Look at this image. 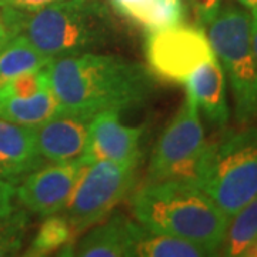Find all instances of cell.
I'll use <instances>...</instances> for the list:
<instances>
[{
  "instance_id": "1",
  "label": "cell",
  "mask_w": 257,
  "mask_h": 257,
  "mask_svg": "<svg viewBox=\"0 0 257 257\" xmlns=\"http://www.w3.org/2000/svg\"><path fill=\"white\" fill-rule=\"evenodd\" d=\"M49 73L62 111L87 117L139 107L155 90L149 69L116 55L86 52L57 57L49 63Z\"/></svg>"
},
{
  "instance_id": "2",
  "label": "cell",
  "mask_w": 257,
  "mask_h": 257,
  "mask_svg": "<svg viewBox=\"0 0 257 257\" xmlns=\"http://www.w3.org/2000/svg\"><path fill=\"white\" fill-rule=\"evenodd\" d=\"M132 213L145 229L197 244L210 256L223 246L230 219L189 180L145 183L133 194Z\"/></svg>"
},
{
  "instance_id": "3",
  "label": "cell",
  "mask_w": 257,
  "mask_h": 257,
  "mask_svg": "<svg viewBox=\"0 0 257 257\" xmlns=\"http://www.w3.org/2000/svg\"><path fill=\"white\" fill-rule=\"evenodd\" d=\"M13 36L22 35L49 59L94 52L117 35L109 8L100 0H59L35 12L0 8Z\"/></svg>"
},
{
  "instance_id": "4",
  "label": "cell",
  "mask_w": 257,
  "mask_h": 257,
  "mask_svg": "<svg viewBox=\"0 0 257 257\" xmlns=\"http://www.w3.org/2000/svg\"><path fill=\"white\" fill-rule=\"evenodd\" d=\"M194 183L230 219L257 197V127L207 143Z\"/></svg>"
},
{
  "instance_id": "5",
  "label": "cell",
  "mask_w": 257,
  "mask_h": 257,
  "mask_svg": "<svg viewBox=\"0 0 257 257\" xmlns=\"http://www.w3.org/2000/svg\"><path fill=\"white\" fill-rule=\"evenodd\" d=\"M209 40L220 60L234 97V114L240 124L257 117V59L251 43V15L226 6L209 23Z\"/></svg>"
},
{
  "instance_id": "6",
  "label": "cell",
  "mask_w": 257,
  "mask_h": 257,
  "mask_svg": "<svg viewBox=\"0 0 257 257\" xmlns=\"http://www.w3.org/2000/svg\"><path fill=\"white\" fill-rule=\"evenodd\" d=\"M138 165L111 160L83 163L63 209L76 237L109 217L127 197L136 182Z\"/></svg>"
},
{
  "instance_id": "7",
  "label": "cell",
  "mask_w": 257,
  "mask_h": 257,
  "mask_svg": "<svg viewBox=\"0 0 257 257\" xmlns=\"http://www.w3.org/2000/svg\"><path fill=\"white\" fill-rule=\"evenodd\" d=\"M207 147L199 109L186 96L175 117L157 140L147 169L146 183L165 180L196 182Z\"/></svg>"
},
{
  "instance_id": "8",
  "label": "cell",
  "mask_w": 257,
  "mask_h": 257,
  "mask_svg": "<svg viewBox=\"0 0 257 257\" xmlns=\"http://www.w3.org/2000/svg\"><path fill=\"white\" fill-rule=\"evenodd\" d=\"M145 52L149 72L177 84H184L199 66L216 57L203 28L183 23L150 32Z\"/></svg>"
},
{
  "instance_id": "9",
  "label": "cell",
  "mask_w": 257,
  "mask_h": 257,
  "mask_svg": "<svg viewBox=\"0 0 257 257\" xmlns=\"http://www.w3.org/2000/svg\"><path fill=\"white\" fill-rule=\"evenodd\" d=\"M82 160L42 166L29 173L16 187L20 204L40 217L62 211L73 190Z\"/></svg>"
},
{
  "instance_id": "10",
  "label": "cell",
  "mask_w": 257,
  "mask_h": 257,
  "mask_svg": "<svg viewBox=\"0 0 257 257\" xmlns=\"http://www.w3.org/2000/svg\"><path fill=\"white\" fill-rule=\"evenodd\" d=\"M145 127L126 126L120 119L119 110L97 113L90 121L87 142L83 152L82 163L97 160L111 162H139L140 140Z\"/></svg>"
},
{
  "instance_id": "11",
  "label": "cell",
  "mask_w": 257,
  "mask_h": 257,
  "mask_svg": "<svg viewBox=\"0 0 257 257\" xmlns=\"http://www.w3.org/2000/svg\"><path fill=\"white\" fill-rule=\"evenodd\" d=\"M93 117L60 111L35 127L39 152L50 163H66L80 159L86 147Z\"/></svg>"
},
{
  "instance_id": "12",
  "label": "cell",
  "mask_w": 257,
  "mask_h": 257,
  "mask_svg": "<svg viewBox=\"0 0 257 257\" xmlns=\"http://www.w3.org/2000/svg\"><path fill=\"white\" fill-rule=\"evenodd\" d=\"M43 163L35 127L0 119V180L20 183Z\"/></svg>"
},
{
  "instance_id": "13",
  "label": "cell",
  "mask_w": 257,
  "mask_h": 257,
  "mask_svg": "<svg viewBox=\"0 0 257 257\" xmlns=\"http://www.w3.org/2000/svg\"><path fill=\"white\" fill-rule=\"evenodd\" d=\"M139 223L123 213H111L97 223L79 241H74L69 256L133 257L135 236Z\"/></svg>"
},
{
  "instance_id": "14",
  "label": "cell",
  "mask_w": 257,
  "mask_h": 257,
  "mask_svg": "<svg viewBox=\"0 0 257 257\" xmlns=\"http://www.w3.org/2000/svg\"><path fill=\"white\" fill-rule=\"evenodd\" d=\"M184 86L186 96L194 101L211 124L219 127L227 124L230 109L226 96V74L217 57L199 66L187 77Z\"/></svg>"
},
{
  "instance_id": "15",
  "label": "cell",
  "mask_w": 257,
  "mask_h": 257,
  "mask_svg": "<svg viewBox=\"0 0 257 257\" xmlns=\"http://www.w3.org/2000/svg\"><path fill=\"white\" fill-rule=\"evenodd\" d=\"M62 111L52 87L29 97L0 100V119L16 124L37 127Z\"/></svg>"
},
{
  "instance_id": "16",
  "label": "cell",
  "mask_w": 257,
  "mask_h": 257,
  "mask_svg": "<svg viewBox=\"0 0 257 257\" xmlns=\"http://www.w3.org/2000/svg\"><path fill=\"white\" fill-rule=\"evenodd\" d=\"M76 241V234L66 216L52 214L45 217L36 236L25 251L28 257H45L59 251L60 256H69L70 247Z\"/></svg>"
},
{
  "instance_id": "17",
  "label": "cell",
  "mask_w": 257,
  "mask_h": 257,
  "mask_svg": "<svg viewBox=\"0 0 257 257\" xmlns=\"http://www.w3.org/2000/svg\"><path fill=\"white\" fill-rule=\"evenodd\" d=\"M210 256L204 248L190 241L159 234L139 224L135 236L133 257H203Z\"/></svg>"
},
{
  "instance_id": "18",
  "label": "cell",
  "mask_w": 257,
  "mask_h": 257,
  "mask_svg": "<svg viewBox=\"0 0 257 257\" xmlns=\"http://www.w3.org/2000/svg\"><path fill=\"white\" fill-rule=\"evenodd\" d=\"M52 62L22 35L12 37L0 50V86L18 74L45 67Z\"/></svg>"
},
{
  "instance_id": "19",
  "label": "cell",
  "mask_w": 257,
  "mask_h": 257,
  "mask_svg": "<svg viewBox=\"0 0 257 257\" xmlns=\"http://www.w3.org/2000/svg\"><path fill=\"white\" fill-rule=\"evenodd\" d=\"M230 220L229 229L221 246L223 256H244L257 237V197L246 204Z\"/></svg>"
},
{
  "instance_id": "20",
  "label": "cell",
  "mask_w": 257,
  "mask_h": 257,
  "mask_svg": "<svg viewBox=\"0 0 257 257\" xmlns=\"http://www.w3.org/2000/svg\"><path fill=\"white\" fill-rule=\"evenodd\" d=\"M183 16L182 0H149L135 10L127 20L150 33L183 23Z\"/></svg>"
},
{
  "instance_id": "21",
  "label": "cell",
  "mask_w": 257,
  "mask_h": 257,
  "mask_svg": "<svg viewBox=\"0 0 257 257\" xmlns=\"http://www.w3.org/2000/svg\"><path fill=\"white\" fill-rule=\"evenodd\" d=\"M49 87L52 86H50V73L47 64L45 67L18 74L16 77L10 79L9 82L0 86V100L29 97L42 90H46Z\"/></svg>"
},
{
  "instance_id": "22",
  "label": "cell",
  "mask_w": 257,
  "mask_h": 257,
  "mask_svg": "<svg viewBox=\"0 0 257 257\" xmlns=\"http://www.w3.org/2000/svg\"><path fill=\"white\" fill-rule=\"evenodd\" d=\"M29 229L26 210L16 209L5 220L0 221V257L15 256L23 247Z\"/></svg>"
},
{
  "instance_id": "23",
  "label": "cell",
  "mask_w": 257,
  "mask_h": 257,
  "mask_svg": "<svg viewBox=\"0 0 257 257\" xmlns=\"http://www.w3.org/2000/svg\"><path fill=\"white\" fill-rule=\"evenodd\" d=\"M200 25H209L220 10V0H186Z\"/></svg>"
},
{
  "instance_id": "24",
  "label": "cell",
  "mask_w": 257,
  "mask_h": 257,
  "mask_svg": "<svg viewBox=\"0 0 257 257\" xmlns=\"http://www.w3.org/2000/svg\"><path fill=\"white\" fill-rule=\"evenodd\" d=\"M15 197H16L15 184L0 180V221L5 220L15 210V204H13Z\"/></svg>"
},
{
  "instance_id": "25",
  "label": "cell",
  "mask_w": 257,
  "mask_h": 257,
  "mask_svg": "<svg viewBox=\"0 0 257 257\" xmlns=\"http://www.w3.org/2000/svg\"><path fill=\"white\" fill-rule=\"evenodd\" d=\"M59 0H0V8H9L20 12H35Z\"/></svg>"
},
{
  "instance_id": "26",
  "label": "cell",
  "mask_w": 257,
  "mask_h": 257,
  "mask_svg": "<svg viewBox=\"0 0 257 257\" xmlns=\"http://www.w3.org/2000/svg\"><path fill=\"white\" fill-rule=\"evenodd\" d=\"M149 0H107V3L113 8V10L124 19H127L135 10L143 6Z\"/></svg>"
},
{
  "instance_id": "27",
  "label": "cell",
  "mask_w": 257,
  "mask_h": 257,
  "mask_svg": "<svg viewBox=\"0 0 257 257\" xmlns=\"http://www.w3.org/2000/svg\"><path fill=\"white\" fill-rule=\"evenodd\" d=\"M12 37H15L12 35V32H10L8 26L5 25V22H3V19H2V15H0V50L5 47V45L9 42Z\"/></svg>"
},
{
  "instance_id": "28",
  "label": "cell",
  "mask_w": 257,
  "mask_h": 257,
  "mask_svg": "<svg viewBox=\"0 0 257 257\" xmlns=\"http://www.w3.org/2000/svg\"><path fill=\"white\" fill-rule=\"evenodd\" d=\"M251 43L257 59V12H251Z\"/></svg>"
},
{
  "instance_id": "29",
  "label": "cell",
  "mask_w": 257,
  "mask_h": 257,
  "mask_svg": "<svg viewBox=\"0 0 257 257\" xmlns=\"http://www.w3.org/2000/svg\"><path fill=\"white\" fill-rule=\"evenodd\" d=\"M239 2L251 12H257V0H239Z\"/></svg>"
},
{
  "instance_id": "30",
  "label": "cell",
  "mask_w": 257,
  "mask_h": 257,
  "mask_svg": "<svg viewBox=\"0 0 257 257\" xmlns=\"http://www.w3.org/2000/svg\"><path fill=\"white\" fill-rule=\"evenodd\" d=\"M244 256L247 257H257V237L254 239V241L251 243V246L246 250V253H244Z\"/></svg>"
}]
</instances>
